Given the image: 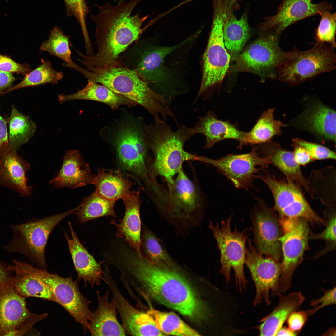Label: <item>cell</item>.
<instances>
[{"instance_id": "22", "label": "cell", "mask_w": 336, "mask_h": 336, "mask_svg": "<svg viewBox=\"0 0 336 336\" xmlns=\"http://www.w3.org/2000/svg\"><path fill=\"white\" fill-rule=\"evenodd\" d=\"M30 169L28 162L20 156L9 143L2 145L0 158V185L22 195L30 196L32 189L27 184L26 176Z\"/></svg>"}, {"instance_id": "46", "label": "cell", "mask_w": 336, "mask_h": 336, "mask_svg": "<svg viewBox=\"0 0 336 336\" xmlns=\"http://www.w3.org/2000/svg\"><path fill=\"white\" fill-rule=\"evenodd\" d=\"M336 287H334L325 291L320 298L313 300L311 301L310 305L314 308L306 310L309 317L323 308L336 304Z\"/></svg>"}, {"instance_id": "15", "label": "cell", "mask_w": 336, "mask_h": 336, "mask_svg": "<svg viewBox=\"0 0 336 336\" xmlns=\"http://www.w3.org/2000/svg\"><path fill=\"white\" fill-rule=\"evenodd\" d=\"M31 269L35 275L49 287L57 303L63 306L81 324L84 333L89 332L93 312L89 306L92 301L82 294L77 282L71 277L63 278L32 266Z\"/></svg>"}, {"instance_id": "16", "label": "cell", "mask_w": 336, "mask_h": 336, "mask_svg": "<svg viewBox=\"0 0 336 336\" xmlns=\"http://www.w3.org/2000/svg\"><path fill=\"white\" fill-rule=\"evenodd\" d=\"M138 129L126 126L119 130L115 145L118 160L122 168L142 180L144 186L151 176L148 167L150 158L145 136Z\"/></svg>"}, {"instance_id": "36", "label": "cell", "mask_w": 336, "mask_h": 336, "mask_svg": "<svg viewBox=\"0 0 336 336\" xmlns=\"http://www.w3.org/2000/svg\"><path fill=\"white\" fill-rule=\"evenodd\" d=\"M115 202L103 197L95 190L82 200L76 214L79 222L82 224L100 217H115L114 207Z\"/></svg>"}, {"instance_id": "23", "label": "cell", "mask_w": 336, "mask_h": 336, "mask_svg": "<svg viewBox=\"0 0 336 336\" xmlns=\"http://www.w3.org/2000/svg\"><path fill=\"white\" fill-rule=\"evenodd\" d=\"M68 225L72 238L64 232V234L78 278L83 280L85 287L89 284L93 288L100 285L102 282L106 284L105 272L101 267L103 262H98L96 260L81 242L70 222H68Z\"/></svg>"}, {"instance_id": "38", "label": "cell", "mask_w": 336, "mask_h": 336, "mask_svg": "<svg viewBox=\"0 0 336 336\" xmlns=\"http://www.w3.org/2000/svg\"><path fill=\"white\" fill-rule=\"evenodd\" d=\"M69 36L65 35L60 28L55 26L50 31L48 38L43 42L40 50L47 52L64 61V66L82 74L85 69L77 65L71 58Z\"/></svg>"}, {"instance_id": "21", "label": "cell", "mask_w": 336, "mask_h": 336, "mask_svg": "<svg viewBox=\"0 0 336 336\" xmlns=\"http://www.w3.org/2000/svg\"><path fill=\"white\" fill-rule=\"evenodd\" d=\"M313 0H283L277 13L265 19L259 28L263 31L274 30L279 36L290 25L302 19L332 10L326 2L315 4Z\"/></svg>"}, {"instance_id": "2", "label": "cell", "mask_w": 336, "mask_h": 336, "mask_svg": "<svg viewBox=\"0 0 336 336\" xmlns=\"http://www.w3.org/2000/svg\"><path fill=\"white\" fill-rule=\"evenodd\" d=\"M142 0L119 1L114 6L109 3L99 6V12L91 15L96 25L95 43L96 53L85 55L77 51L82 58L81 63L86 67L105 68L117 63L120 55L139 39L149 26L142 28L148 15L141 16L140 12L132 16L134 9Z\"/></svg>"}, {"instance_id": "32", "label": "cell", "mask_w": 336, "mask_h": 336, "mask_svg": "<svg viewBox=\"0 0 336 336\" xmlns=\"http://www.w3.org/2000/svg\"><path fill=\"white\" fill-rule=\"evenodd\" d=\"M58 99L60 103L77 100L96 101L107 105L114 110L117 109L122 105L130 107L136 104L133 100L114 92L106 86L89 80L86 86L82 89L72 94H60Z\"/></svg>"}, {"instance_id": "35", "label": "cell", "mask_w": 336, "mask_h": 336, "mask_svg": "<svg viewBox=\"0 0 336 336\" xmlns=\"http://www.w3.org/2000/svg\"><path fill=\"white\" fill-rule=\"evenodd\" d=\"M336 112L321 104H317L306 111L303 117L312 130L326 139L336 142Z\"/></svg>"}, {"instance_id": "17", "label": "cell", "mask_w": 336, "mask_h": 336, "mask_svg": "<svg viewBox=\"0 0 336 336\" xmlns=\"http://www.w3.org/2000/svg\"><path fill=\"white\" fill-rule=\"evenodd\" d=\"M25 298L11 283L0 288V336L22 335L47 313L35 315L26 307Z\"/></svg>"}, {"instance_id": "7", "label": "cell", "mask_w": 336, "mask_h": 336, "mask_svg": "<svg viewBox=\"0 0 336 336\" xmlns=\"http://www.w3.org/2000/svg\"><path fill=\"white\" fill-rule=\"evenodd\" d=\"M79 207L45 218L31 220L25 223L12 224L11 241L4 247L9 253L21 254L46 270L45 249L48 238L55 226L64 218L73 214Z\"/></svg>"}, {"instance_id": "50", "label": "cell", "mask_w": 336, "mask_h": 336, "mask_svg": "<svg viewBox=\"0 0 336 336\" xmlns=\"http://www.w3.org/2000/svg\"><path fill=\"white\" fill-rule=\"evenodd\" d=\"M12 273L5 263L0 260V288L11 283Z\"/></svg>"}, {"instance_id": "41", "label": "cell", "mask_w": 336, "mask_h": 336, "mask_svg": "<svg viewBox=\"0 0 336 336\" xmlns=\"http://www.w3.org/2000/svg\"><path fill=\"white\" fill-rule=\"evenodd\" d=\"M142 233L141 249L144 254L142 255L150 261L158 265H173L171 259L153 232L143 226Z\"/></svg>"}, {"instance_id": "53", "label": "cell", "mask_w": 336, "mask_h": 336, "mask_svg": "<svg viewBox=\"0 0 336 336\" xmlns=\"http://www.w3.org/2000/svg\"><path fill=\"white\" fill-rule=\"evenodd\" d=\"M299 333L292 331L288 327L282 326L278 330L276 336H296Z\"/></svg>"}, {"instance_id": "49", "label": "cell", "mask_w": 336, "mask_h": 336, "mask_svg": "<svg viewBox=\"0 0 336 336\" xmlns=\"http://www.w3.org/2000/svg\"><path fill=\"white\" fill-rule=\"evenodd\" d=\"M295 149L293 152L296 162L299 165H305L311 162L312 159L310 155L303 147L294 144Z\"/></svg>"}, {"instance_id": "8", "label": "cell", "mask_w": 336, "mask_h": 336, "mask_svg": "<svg viewBox=\"0 0 336 336\" xmlns=\"http://www.w3.org/2000/svg\"><path fill=\"white\" fill-rule=\"evenodd\" d=\"M325 44L301 51L296 49L283 52L277 69V77L283 82L296 85L336 68L334 49Z\"/></svg>"}, {"instance_id": "26", "label": "cell", "mask_w": 336, "mask_h": 336, "mask_svg": "<svg viewBox=\"0 0 336 336\" xmlns=\"http://www.w3.org/2000/svg\"><path fill=\"white\" fill-rule=\"evenodd\" d=\"M140 190L139 189L136 191H131L122 199L125 207L124 216L119 223L114 222L113 224L117 228L116 236L127 242L141 258L142 255L141 250Z\"/></svg>"}, {"instance_id": "3", "label": "cell", "mask_w": 336, "mask_h": 336, "mask_svg": "<svg viewBox=\"0 0 336 336\" xmlns=\"http://www.w3.org/2000/svg\"><path fill=\"white\" fill-rule=\"evenodd\" d=\"M88 80L102 84L114 92L139 104L153 116L155 122L166 121L173 113L165 96L154 91L133 70L119 62L105 68L87 67Z\"/></svg>"}, {"instance_id": "30", "label": "cell", "mask_w": 336, "mask_h": 336, "mask_svg": "<svg viewBox=\"0 0 336 336\" xmlns=\"http://www.w3.org/2000/svg\"><path fill=\"white\" fill-rule=\"evenodd\" d=\"M237 2V0H231L229 2L223 28L225 47L234 59L240 54L250 33L246 14L244 13L239 19L234 14Z\"/></svg>"}, {"instance_id": "48", "label": "cell", "mask_w": 336, "mask_h": 336, "mask_svg": "<svg viewBox=\"0 0 336 336\" xmlns=\"http://www.w3.org/2000/svg\"><path fill=\"white\" fill-rule=\"evenodd\" d=\"M309 316L306 311H295L291 313L286 320L288 327L291 330L301 331L307 321Z\"/></svg>"}, {"instance_id": "9", "label": "cell", "mask_w": 336, "mask_h": 336, "mask_svg": "<svg viewBox=\"0 0 336 336\" xmlns=\"http://www.w3.org/2000/svg\"><path fill=\"white\" fill-rule=\"evenodd\" d=\"M232 215L221 224L214 225L209 223V227L216 240L221 254V273L225 277L226 282L231 281L230 272L233 268L235 272L236 287L240 292L246 289L248 281L244 270L245 261V244L248 239L247 229L242 231L236 228L232 230L231 223Z\"/></svg>"}, {"instance_id": "27", "label": "cell", "mask_w": 336, "mask_h": 336, "mask_svg": "<svg viewBox=\"0 0 336 336\" xmlns=\"http://www.w3.org/2000/svg\"><path fill=\"white\" fill-rule=\"evenodd\" d=\"M8 268L14 273L11 283L15 291L26 298L35 297L57 302L49 287L33 273L31 265L13 259Z\"/></svg>"}, {"instance_id": "5", "label": "cell", "mask_w": 336, "mask_h": 336, "mask_svg": "<svg viewBox=\"0 0 336 336\" xmlns=\"http://www.w3.org/2000/svg\"><path fill=\"white\" fill-rule=\"evenodd\" d=\"M191 180L182 168L172 183L161 184L157 178L153 179L146 190L159 213L165 217L193 222L202 215L206 200L194 174Z\"/></svg>"}, {"instance_id": "29", "label": "cell", "mask_w": 336, "mask_h": 336, "mask_svg": "<svg viewBox=\"0 0 336 336\" xmlns=\"http://www.w3.org/2000/svg\"><path fill=\"white\" fill-rule=\"evenodd\" d=\"M256 147L259 155L268 157L270 164L280 170L286 178L301 186L309 193L312 192L309 183L302 174L293 152L283 149L271 141Z\"/></svg>"}, {"instance_id": "25", "label": "cell", "mask_w": 336, "mask_h": 336, "mask_svg": "<svg viewBox=\"0 0 336 336\" xmlns=\"http://www.w3.org/2000/svg\"><path fill=\"white\" fill-rule=\"evenodd\" d=\"M110 291L107 289L102 295L96 291L98 306L92 311V319L90 323V332L92 336H126V332L117 318V305L112 298L109 301Z\"/></svg>"}, {"instance_id": "42", "label": "cell", "mask_w": 336, "mask_h": 336, "mask_svg": "<svg viewBox=\"0 0 336 336\" xmlns=\"http://www.w3.org/2000/svg\"><path fill=\"white\" fill-rule=\"evenodd\" d=\"M320 15L321 19L315 33L316 45L328 43L334 48L336 47L335 32L336 15L326 11Z\"/></svg>"}, {"instance_id": "44", "label": "cell", "mask_w": 336, "mask_h": 336, "mask_svg": "<svg viewBox=\"0 0 336 336\" xmlns=\"http://www.w3.org/2000/svg\"><path fill=\"white\" fill-rule=\"evenodd\" d=\"M326 227L320 233L313 235L309 238L311 239H322L326 242V245L319 254L333 250L336 246V214L332 213L327 216Z\"/></svg>"}, {"instance_id": "51", "label": "cell", "mask_w": 336, "mask_h": 336, "mask_svg": "<svg viewBox=\"0 0 336 336\" xmlns=\"http://www.w3.org/2000/svg\"><path fill=\"white\" fill-rule=\"evenodd\" d=\"M15 80L11 73L0 71V94L3 90L10 87Z\"/></svg>"}, {"instance_id": "43", "label": "cell", "mask_w": 336, "mask_h": 336, "mask_svg": "<svg viewBox=\"0 0 336 336\" xmlns=\"http://www.w3.org/2000/svg\"><path fill=\"white\" fill-rule=\"evenodd\" d=\"M63 0L66 6L67 16H73L77 20L82 28L85 43H89L91 41L86 23L89 10L85 0Z\"/></svg>"}, {"instance_id": "52", "label": "cell", "mask_w": 336, "mask_h": 336, "mask_svg": "<svg viewBox=\"0 0 336 336\" xmlns=\"http://www.w3.org/2000/svg\"><path fill=\"white\" fill-rule=\"evenodd\" d=\"M8 134L5 121L0 114V158L2 145L8 143Z\"/></svg>"}, {"instance_id": "4", "label": "cell", "mask_w": 336, "mask_h": 336, "mask_svg": "<svg viewBox=\"0 0 336 336\" xmlns=\"http://www.w3.org/2000/svg\"><path fill=\"white\" fill-rule=\"evenodd\" d=\"M146 129L145 139L153 155L148 164L150 173L162 177L165 182L172 183L184 162L195 161L198 156L184 148L185 143L195 134L193 128L181 124L174 131L166 122H155Z\"/></svg>"}, {"instance_id": "14", "label": "cell", "mask_w": 336, "mask_h": 336, "mask_svg": "<svg viewBox=\"0 0 336 336\" xmlns=\"http://www.w3.org/2000/svg\"><path fill=\"white\" fill-rule=\"evenodd\" d=\"M279 37L274 31L262 35L236 58L232 70L253 72L264 78L277 77V68L284 52Z\"/></svg>"}, {"instance_id": "1", "label": "cell", "mask_w": 336, "mask_h": 336, "mask_svg": "<svg viewBox=\"0 0 336 336\" xmlns=\"http://www.w3.org/2000/svg\"><path fill=\"white\" fill-rule=\"evenodd\" d=\"M173 266L160 265L132 250L120 261V279L130 296L155 300L193 319L202 318L205 309L188 282Z\"/></svg>"}, {"instance_id": "18", "label": "cell", "mask_w": 336, "mask_h": 336, "mask_svg": "<svg viewBox=\"0 0 336 336\" xmlns=\"http://www.w3.org/2000/svg\"><path fill=\"white\" fill-rule=\"evenodd\" d=\"M247 241L245 263L251 273L255 286L256 293L253 304L257 306L264 300L269 305L271 303L270 295H278L281 263L271 257H264L250 240L248 239Z\"/></svg>"}, {"instance_id": "28", "label": "cell", "mask_w": 336, "mask_h": 336, "mask_svg": "<svg viewBox=\"0 0 336 336\" xmlns=\"http://www.w3.org/2000/svg\"><path fill=\"white\" fill-rule=\"evenodd\" d=\"M195 134L199 133L206 138L204 148L209 149L216 143L226 139H233L239 142L246 132L240 130L236 124L218 119L212 110L199 117L193 128Z\"/></svg>"}, {"instance_id": "6", "label": "cell", "mask_w": 336, "mask_h": 336, "mask_svg": "<svg viewBox=\"0 0 336 336\" xmlns=\"http://www.w3.org/2000/svg\"><path fill=\"white\" fill-rule=\"evenodd\" d=\"M213 15L207 46L203 57L201 83L194 103L202 96L207 99L222 81L228 70L231 56L225 47L223 28L228 7L227 0H212Z\"/></svg>"}, {"instance_id": "19", "label": "cell", "mask_w": 336, "mask_h": 336, "mask_svg": "<svg viewBox=\"0 0 336 336\" xmlns=\"http://www.w3.org/2000/svg\"><path fill=\"white\" fill-rule=\"evenodd\" d=\"M256 204L250 213L254 240L258 251L278 261L281 256L279 238L282 234L279 220L264 201L255 198Z\"/></svg>"}, {"instance_id": "24", "label": "cell", "mask_w": 336, "mask_h": 336, "mask_svg": "<svg viewBox=\"0 0 336 336\" xmlns=\"http://www.w3.org/2000/svg\"><path fill=\"white\" fill-rule=\"evenodd\" d=\"M94 175L77 150L67 151L58 174L50 182L57 188H75L93 184Z\"/></svg>"}, {"instance_id": "20", "label": "cell", "mask_w": 336, "mask_h": 336, "mask_svg": "<svg viewBox=\"0 0 336 336\" xmlns=\"http://www.w3.org/2000/svg\"><path fill=\"white\" fill-rule=\"evenodd\" d=\"M104 272L112 297L115 301L117 310L121 318L122 325L127 335L130 336H162L165 335L157 328L153 317L147 312L135 308L124 296L109 268Z\"/></svg>"}, {"instance_id": "45", "label": "cell", "mask_w": 336, "mask_h": 336, "mask_svg": "<svg viewBox=\"0 0 336 336\" xmlns=\"http://www.w3.org/2000/svg\"><path fill=\"white\" fill-rule=\"evenodd\" d=\"M294 144L300 146L308 152L312 159H336L335 152L322 145L310 142L299 138L293 140Z\"/></svg>"}, {"instance_id": "39", "label": "cell", "mask_w": 336, "mask_h": 336, "mask_svg": "<svg viewBox=\"0 0 336 336\" xmlns=\"http://www.w3.org/2000/svg\"><path fill=\"white\" fill-rule=\"evenodd\" d=\"M63 75L62 72L57 71L53 68L49 60L41 59L40 64L25 75L20 82L8 88L3 93L5 94L21 88L46 84H56L63 78Z\"/></svg>"}, {"instance_id": "55", "label": "cell", "mask_w": 336, "mask_h": 336, "mask_svg": "<svg viewBox=\"0 0 336 336\" xmlns=\"http://www.w3.org/2000/svg\"><path fill=\"white\" fill-rule=\"evenodd\" d=\"M335 334L336 331L335 328H331L328 329V330L324 333L325 335H335L334 334Z\"/></svg>"}, {"instance_id": "13", "label": "cell", "mask_w": 336, "mask_h": 336, "mask_svg": "<svg viewBox=\"0 0 336 336\" xmlns=\"http://www.w3.org/2000/svg\"><path fill=\"white\" fill-rule=\"evenodd\" d=\"M260 179L271 190L274 201V209L280 218H302L312 224L325 225V220L313 211L295 182L287 178L279 179L266 170Z\"/></svg>"}, {"instance_id": "47", "label": "cell", "mask_w": 336, "mask_h": 336, "mask_svg": "<svg viewBox=\"0 0 336 336\" xmlns=\"http://www.w3.org/2000/svg\"><path fill=\"white\" fill-rule=\"evenodd\" d=\"M0 71L10 73L16 72L26 75L31 71L29 65L19 64L9 57L0 54Z\"/></svg>"}, {"instance_id": "37", "label": "cell", "mask_w": 336, "mask_h": 336, "mask_svg": "<svg viewBox=\"0 0 336 336\" xmlns=\"http://www.w3.org/2000/svg\"><path fill=\"white\" fill-rule=\"evenodd\" d=\"M9 123V144L11 147L17 151L33 137L37 126L29 117L19 112L13 105Z\"/></svg>"}, {"instance_id": "34", "label": "cell", "mask_w": 336, "mask_h": 336, "mask_svg": "<svg viewBox=\"0 0 336 336\" xmlns=\"http://www.w3.org/2000/svg\"><path fill=\"white\" fill-rule=\"evenodd\" d=\"M274 108H270L262 114L252 129L246 132L238 142L239 150H241L246 145L252 146L268 142L274 137L280 134L284 125L282 122L274 119Z\"/></svg>"}, {"instance_id": "33", "label": "cell", "mask_w": 336, "mask_h": 336, "mask_svg": "<svg viewBox=\"0 0 336 336\" xmlns=\"http://www.w3.org/2000/svg\"><path fill=\"white\" fill-rule=\"evenodd\" d=\"M134 184L128 177L124 178L120 170L106 171L103 168L99 169L97 175H94L93 184L96 187L95 191L103 197L115 201L128 195Z\"/></svg>"}, {"instance_id": "40", "label": "cell", "mask_w": 336, "mask_h": 336, "mask_svg": "<svg viewBox=\"0 0 336 336\" xmlns=\"http://www.w3.org/2000/svg\"><path fill=\"white\" fill-rule=\"evenodd\" d=\"M147 312L153 317L157 327L163 333L177 336L200 335L175 313L161 312L152 308Z\"/></svg>"}, {"instance_id": "10", "label": "cell", "mask_w": 336, "mask_h": 336, "mask_svg": "<svg viewBox=\"0 0 336 336\" xmlns=\"http://www.w3.org/2000/svg\"><path fill=\"white\" fill-rule=\"evenodd\" d=\"M279 220L282 230L279 240L283 258L278 294L284 293L291 287L293 275L308 246L310 233L309 222L304 218H280Z\"/></svg>"}, {"instance_id": "12", "label": "cell", "mask_w": 336, "mask_h": 336, "mask_svg": "<svg viewBox=\"0 0 336 336\" xmlns=\"http://www.w3.org/2000/svg\"><path fill=\"white\" fill-rule=\"evenodd\" d=\"M195 161L212 166L236 188L246 190L253 187L254 181L260 179V172L265 170L270 164L269 157L259 155L254 145L248 153L229 154L217 159L197 156Z\"/></svg>"}, {"instance_id": "11", "label": "cell", "mask_w": 336, "mask_h": 336, "mask_svg": "<svg viewBox=\"0 0 336 336\" xmlns=\"http://www.w3.org/2000/svg\"><path fill=\"white\" fill-rule=\"evenodd\" d=\"M134 42L120 56V62L134 71L148 84H160L170 81V75L164 67V60L180 45L161 47L143 40H137Z\"/></svg>"}, {"instance_id": "54", "label": "cell", "mask_w": 336, "mask_h": 336, "mask_svg": "<svg viewBox=\"0 0 336 336\" xmlns=\"http://www.w3.org/2000/svg\"><path fill=\"white\" fill-rule=\"evenodd\" d=\"M194 0H185L183 1L182 2H181V3H180L179 4H178L177 5H176V6H175V7H173V8H174V9H177V8H179V7L182 6L183 5H185L186 4H187V3H189V2H192V1H194Z\"/></svg>"}, {"instance_id": "31", "label": "cell", "mask_w": 336, "mask_h": 336, "mask_svg": "<svg viewBox=\"0 0 336 336\" xmlns=\"http://www.w3.org/2000/svg\"><path fill=\"white\" fill-rule=\"evenodd\" d=\"M279 295L276 306L261 321L262 323L259 327L260 336H276L290 314L298 310L305 300L303 295L299 292Z\"/></svg>"}]
</instances>
